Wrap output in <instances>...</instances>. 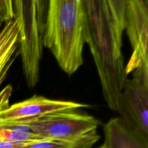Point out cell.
<instances>
[{
	"mask_svg": "<svg viewBox=\"0 0 148 148\" xmlns=\"http://www.w3.org/2000/svg\"><path fill=\"white\" fill-rule=\"evenodd\" d=\"M86 42L99 76L103 95L111 111L128 79L122 53L127 0H83Z\"/></svg>",
	"mask_w": 148,
	"mask_h": 148,
	"instance_id": "6da1fadb",
	"label": "cell"
},
{
	"mask_svg": "<svg viewBox=\"0 0 148 148\" xmlns=\"http://www.w3.org/2000/svg\"><path fill=\"white\" fill-rule=\"evenodd\" d=\"M86 14L83 0H49L44 32V48L59 67L72 75L83 64L86 43Z\"/></svg>",
	"mask_w": 148,
	"mask_h": 148,
	"instance_id": "7a4b0ae2",
	"label": "cell"
},
{
	"mask_svg": "<svg viewBox=\"0 0 148 148\" xmlns=\"http://www.w3.org/2000/svg\"><path fill=\"white\" fill-rule=\"evenodd\" d=\"M12 2L14 17L19 22L17 51L25 82L32 89L40 80L49 0H15Z\"/></svg>",
	"mask_w": 148,
	"mask_h": 148,
	"instance_id": "3957f363",
	"label": "cell"
},
{
	"mask_svg": "<svg viewBox=\"0 0 148 148\" xmlns=\"http://www.w3.org/2000/svg\"><path fill=\"white\" fill-rule=\"evenodd\" d=\"M101 122L92 116L72 110L55 113L29 124L39 137L59 142L72 148H92L100 140Z\"/></svg>",
	"mask_w": 148,
	"mask_h": 148,
	"instance_id": "277c9868",
	"label": "cell"
},
{
	"mask_svg": "<svg viewBox=\"0 0 148 148\" xmlns=\"http://www.w3.org/2000/svg\"><path fill=\"white\" fill-rule=\"evenodd\" d=\"M11 86L1 91L0 96V124L25 125L55 113L80 110L89 106L70 101L56 100L33 95L25 101L8 105Z\"/></svg>",
	"mask_w": 148,
	"mask_h": 148,
	"instance_id": "5b68a950",
	"label": "cell"
},
{
	"mask_svg": "<svg viewBox=\"0 0 148 148\" xmlns=\"http://www.w3.org/2000/svg\"><path fill=\"white\" fill-rule=\"evenodd\" d=\"M127 79L118 102L120 118L148 139V72L134 71Z\"/></svg>",
	"mask_w": 148,
	"mask_h": 148,
	"instance_id": "8992f818",
	"label": "cell"
},
{
	"mask_svg": "<svg viewBox=\"0 0 148 148\" xmlns=\"http://www.w3.org/2000/svg\"><path fill=\"white\" fill-rule=\"evenodd\" d=\"M125 31L132 49L127 75L148 72V0H127Z\"/></svg>",
	"mask_w": 148,
	"mask_h": 148,
	"instance_id": "52a82bcc",
	"label": "cell"
},
{
	"mask_svg": "<svg viewBox=\"0 0 148 148\" xmlns=\"http://www.w3.org/2000/svg\"><path fill=\"white\" fill-rule=\"evenodd\" d=\"M18 33L17 19L0 17V87L18 55Z\"/></svg>",
	"mask_w": 148,
	"mask_h": 148,
	"instance_id": "ba28073f",
	"label": "cell"
},
{
	"mask_svg": "<svg viewBox=\"0 0 148 148\" xmlns=\"http://www.w3.org/2000/svg\"><path fill=\"white\" fill-rule=\"evenodd\" d=\"M106 148H148V139L130 128L120 117L110 119L103 127Z\"/></svg>",
	"mask_w": 148,
	"mask_h": 148,
	"instance_id": "9c48e42d",
	"label": "cell"
},
{
	"mask_svg": "<svg viewBox=\"0 0 148 148\" xmlns=\"http://www.w3.org/2000/svg\"><path fill=\"white\" fill-rule=\"evenodd\" d=\"M23 138V132L20 126L0 124V148H23L19 145Z\"/></svg>",
	"mask_w": 148,
	"mask_h": 148,
	"instance_id": "30bf717a",
	"label": "cell"
},
{
	"mask_svg": "<svg viewBox=\"0 0 148 148\" xmlns=\"http://www.w3.org/2000/svg\"><path fill=\"white\" fill-rule=\"evenodd\" d=\"M23 148H72L64 143L51 140H43L34 142L25 145Z\"/></svg>",
	"mask_w": 148,
	"mask_h": 148,
	"instance_id": "8fae6325",
	"label": "cell"
},
{
	"mask_svg": "<svg viewBox=\"0 0 148 148\" xmlns=\"http://www.w3.org/2000/svg\"><path fill=\"white\" fill-rule=\"evenodd\" d=\"M98 148H106V147L104 145H102V146H101V147H98Z\"/></svg>",
	"mask_w": 148,
	"mask_h": 148,
	"instance_id": "7c38bea8",
	"label": "cell"
}]
</instances>
